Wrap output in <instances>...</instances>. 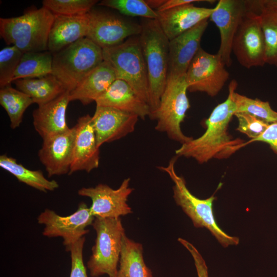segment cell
<instances>
[{
  "instance_id": "2e32d148",
  "label": "cell",
  "mask_w": 277,
  "mask_h": 277,
  "mask_svg": "<svg viewBox=\"0 0 277 277\" xmlns=\"http://www.w3.org/2000/svg\"><path fill=\"white\" fill-rule=\"evenodd\" d=\"M70 171V175L78 171L89 173L98 167L100 149L97 145L92 116L86 114L77 120Z\"/></svg>"
},
{
  "instance_id": "44dd1931",
  "label": "cell",
  "mask_w": 277,
  "mask_h": 277,
  "mask_svg": "<svg viewBox=\"0 0 277 277\" xmlns=\"http://www.w3.org/2000/svg\"><path fill=\"white\" fill-rule=\"evenodd\" d=\"M95 102L96 105L113 108L143 120L150 114L148 104L127 82L120 79H116Z\"/></svg>"
},
{
  "instance_id": "f35d334b",
  "label": "cell",
  "mask_w": 277,
  "mask_h": 277,
  "mask_svg": "<svg viewBox=\"0 0 277 277\" xmlns=\"http://www.w3.org/2000/svg\"><path fill=\"white\" fill-rule=\"evenodd\" d=\"M253 2L257 9L263 7L277 9V0H259Z\"/></svg>"
},
{
  "instance_id": "3957f363",
  "label": "cell",
  "mask_w": 277,
  "mask_h": 277,
  "mask_svg": "<svg viewBox=\"0 0 277 277\" xmlns=\"http://www.w3.org/2000/svg\"><path fill=\"white\" fill-rule=\"evenodd\" d=\"M54 15L42 6L14 17L0 18V36L8 45L23 53L48 50L49 33Z\"/></svg>"
},
{
  "instance_id": "9a60e30c",
  "label": "cell",
  "mask_w": 277,
  "mask_h": 277,
  "mask_svg": "<svg viewBox=\"0 0 277 277\" xmlns=\"http://www.w3.org/2000/svg\"><path fill=\"white\" fill-rule=\"evenodd\" d=\"M139 117L113 108L96 105L92 116L97 146L121 139L134 131Z\"/></svg>"
},
{
  "instance_id": "83f0119b",
  "label": "cell",
  "mask_w": 277,
  "mask_h": 277,
  "mask_svg": "<svg viewBox=\"0 0 277 277\" xmlns=\"http://www.w3.org/2000/svg\"><path fill=\"white\" fill-rule=\"evenodd\" d=\"M33 103L29 95L11 85L0 89V104L6 111L13 129L20 126L25 111Z\"/></svg>"
},
{
  "instance_id": "4316f807",
  "label": "cell",
  "mask_w": 277,
  "mask_h": 277,
  "mask_svg": "<svg viewBox=\"0 0 277 277\" xmlns=\"http://www.w3.org/2000/svg\"><path fill=\"white\" fill-rule=\"evenodd\" d=\"M53 55L49 51L24 53L15 72L17 80L35 78L52 74Z\"/></svg>"
},
{
  "instance_id": "7c38bea8",
  "label": "cell",
  "mask_w": 277,
  "mask_h": 277,
  "mask_svg": "<svg viewBox=\"0 0 277 277\" xmlns=\"http://www.w3.org/2000/svg\"><path fill=\"white\" fill-rule=\"evenodd\" d=\"M88 14L89 22L86 37L102 49L120 45L142 32L141 25L109 13L92 9Z\"/></svg>"
},
{
  "instance_id": "5b68a950",
  "label": "cell",
  "mask_w": 277,
  "mask_h": 277,
  "mask_svg": "<svg viewBox=\"0 0 277 277\" xmlns=\"http://www.w3.org/2000/svg\"><path fill=\"white\" fill-rule=\"evenodd\" d=\"M53 55L52 74L69 92L104 61L103 49L87 37Z\"/></svg>"
},
{
  "instance_id": "277c9868",
  "label": "cell",
  "mask_w": 277,
  "mask_h": 277,
  "mask_svg": "<svg viewBox=\"0 0 277 277\" xmlns=\"http://www.w3.org/2000/svg\"><path fill=\"white\" fill-rule=\"evenodd\" d=\"M178 156L172 157L166 166L158 168L167 173L174 183L173 198L185 213L191 219L196 228H205L224 247L239 244V238L225 232L219 226L213 212V203L216 197L214 194L206 199H201L189 190L184 179L179 175L175 169Z\"/></svg>"
},
{
  "instance_id": "4dcf8cb0",
  "label": "cell",
  "mask_w": 277,
  "mask_h": 277,
  "mask_svg": "<svg viewBox=\"0 0 277 277\" xmlns=\"http://www.w3.org/2000/svg\"><path fill=\"white\" fill-rule=\"evenodd\" d=\"M100 5L117 10L129 16H141L146 19H156L157 13L144 0H103Z\"/></svg>"
},
{
  "instance_id": "ba28073f",
  "label": "cell",
  "mask_w": 277,
  "mask_h": 277,
  "mask_svg": "<svg viewBox=\"0 0 277 277\" xmlns=\"http://www.w3.org/2000/svg\"><path fill=\"white\" fill-rule=\"evenodd\" d=\"M185 74L168 75L167 84L161 96L154 120L155 129L167 134L168 137L183 144L193 137L185 135L181 126L190 105Z\"/></svg>"
},
{
  "instance_id": "cb8c5ba5",
  "label": "cell",
  "mask_w": 277,
  "mask_h": 277,
  "mask_svg": "<svg viewBox=\"0 0 277 277\" xmlns=\"http://www.w3.org/2000/svg\"><path fill=\"white\" fill-rule=\"evenodd\" d=\"M13 83L18 90L29 95L33 103L38 106L46 104L67 91L52 74L39 77L18 79Z\"/></svg>"
},
{
  "instance_id": "30bf717a",
  "label": "cell",
  "mask_w": 277,
  "mask_h": 277,
  "mask_svg": "<svg viewBox=\"0 0 277 277\" xmlns=\"http://www.w3.org/2000/svg\"><path fill=\"white\" fill-rule=\"evenodd\" d=\"M249 7L232 44V52L238 62L247 69L266 64L265 43L260 15Z\"/></svg>"
},
{
  "instance_id": "e0dca14e",
  "label": "cell",
  "mask_w": 277,
  "mask_h": 277,
  "mask_svg": "<svg viewBox=\"0 0 277 277\" xmlns=\"http://www.w3.org/2000/svg\"><path fill=\"white\" fill-rule=\"evenodd\" d=\"M75 134L74 126L64 133L43 140L38 156L48 177L69 173Z\"/></svg>"
},
{
  "instance_id": "d6a6232c",
  "label": "cell",
  "mask_w": 277,
  "mask_h": 277,
  "mask_svg": "<svg viewBox=\"0 0 277 277\" xmlns=\"http://www.w3.org/2000/svg\"><path fill=\"white\" fill-rule=\"evenodd\" d=\"M23 53L13 45L6 47L0 51L1 88L11 85Z\"/></svg>"
},
{
  "instance_id": "7402d4cb",
  "label": "cell",
  "mask_w": 277,
  "mask_h": 277,
  "mask_svg": "<svg viewBox=\"0 0 277 277\" xmlns=\"http://www.w3.org/2000/svg\"><path fill=\"white\" fill-rule=\"evenodd\" d=\"M88 13L74 16L54 15L49 33L48 50L53 54L86 37Z\"/></svg>"
},
{
  "instance_id": "8d00e7d4",
  "label": "cell",
  "mask_w": 277,
  "mask_h": 277,
  "mask_svg": "<svg viewBox=\"0 0 277 277\" xmlns=\"http://www.w3.org/2000/svg\"><path fill=\"white\" fill-rule=\"evenodd\" d=\"M261 142L268 144L271 150L277 155V122L270 124L261 136L251 142Z\"/></svg>"
},
{
  "instance_id": "ffe728a7",
  "label": "cell",
  "mask_w": 277,
  "mask_h": 277,
  "mask_svg": "<svg viewBox=\"0 0 277 277\" xmlns=\"http://www.w3.org/2000/svg\"><path fill=\"white\" fill-rule=\"evenodd\" d=\"M70 102L69 92L66 91L55 99L38 106L33 111V124L43 140L69 129L66 113Z\"/></svg>"
},
{
  "instance_id": "5bb4252c",
  "label": "cell",
  "mask_w": 277,
  "mask_h": 277,
  "mask_svg": "<svg viewBox=\"0 0 277 277\" xmlns=\"http://www.w3.org/2000/svg\"><path fill=\"white\" fill-rule=\"evenodd\" d=\"M249 8L247 1L220 0L209 17L219 29L220 45L217 54L226 66L232 64V41Z\"/></svg>"
},
{
  "instance_id": "8fae6325",
  "label": "cell",
  "mask_w": 277,
  "mask_h": 277,
  "mask_svg": "<svg viewBox=\"0 0 277 277\" xmlns=\"http://www.w3.org/2000/svg\"><path fill=\"white\" fill-rule=\"evenodd\" d=\"M95 217L86 203H81L73 213L66 216L46 209L37 217L39 224L45 226L43 235L48 238L61 237L66 248L76 242L89 232Z\"/></svg>"
},
{
  "instance_id": "6da1fadb",
  "label": "cell",
  "mask_w": 277,
  "mask_h": 277,
  "mask_svg": "<svg viewBox=\"0 0 277 277\" xmlns=\"http://www.w3.org/2000/svg\"><path fill=\"white\" fill-rule=\"evenodd\" d=\"M237 86L235 80L230 82L227 98L213 109L205 121V132L199 137L182 144L175 151L177 156L192 158L203 164L212 159H227L246 145L243 140L233 138L227 130L235 112L233 95Z\"/></svg>"
},
{
  "instance_id": "ab89813d",
  "label": "cell",
  "mask_w": 277,
  "mask_h": 277,
  "mask_svg": "<svg viewBox=\"0 0 277 277\" xmlns=\"http://www.w3.org/2000/svg\"><path fill=\"white\" fill-rule=\"evenodd\" d=\"M166 0H145L147 5L152 9L153 8L156 10L161 7Z\"/></svg>"
},
{
  "instance_id": "603a6c76",
  "label": "cell",
  "mask_w": 277,
  "mask_h": 277,
  "mask_svg": "<svg viewBox=\"0 0 277 277\" xmlns=\"http://www.w3.org/2000/svg\"><path fill=\"white\" fill-rule=\"evenodd\" d=\"M116 79L114 70L104 61L69 92L70 101H79L83 105L95 102Z\"/></svg>"
},
{
  "instance_id": "7a4b0ae2",
  "label": "cell",
  "mask_w": 277,
  "mask_h": 277,
  "mask_svg": "<svg viewBox=\"0 0 277 277\" xmlns=\"http://www.w3.org/2000/svg\"><path fill=\"white\" fill-rule=\"evenodd\" d=\"M141 25L139 37L148 73L149 117L154 120L167 81L169 40L156 19H146Z\"/></svg>"
},
{
  "instance_id": "484cf974",
  "label": "cell",
  "mask_w": 277,
  "mask_h": 277,
  "mask_svg": "<svg viewBox=\"0 0 277 277\" xmlns=\"http://www.w3.org/2000/svg\"><path fill=\"white\" fill-rule=\"evenodd\" d=\"M0 166L14 175L19 182L39 191L45 192L52 191L59 186L56 181L46 179L41 170L29 169L6 154L0 156Z\"/></svg>"
},
{
  "instance_id": "d590c367",
  "label": "cell",
  "mask_w": 277,
  "mask_h": 277,
  "mask_svg": "<svg viewBox=\"0 0 277 277\" xmlns=\"http://www.w3.org/2000/svg\"><path fill=\"white\" fill-rule=\"evenodd\" d=\"M178 241L190 252L194 260L198 277H209L208 268L203 256L197 249L189 242L182 238Z\"/></svg>"
},
{
  "instance_id": "74e56055",
  "label": "cell",
  "mask_w": 277,
  "mask_h": 277,
  "mask_svg": "<svg viewBox=\"0 0 277 277\" xmlns=\"http://www.w3.org/2000/svg\"><path fill=\"white\" fill-rule=\"evenodd\" d=\"M204 1L200 0H166L165 3L160 7L156 12H162L174 8L194 2H200Z\"/></svg>"
},
{
  "instance_id": "d4e9b609",
  "label": "cell",
  "mask_w": 277,
  "mask_h": 277,
  "mask_svg": "<svg viewBox=\"0 0 277 277\" xmlns=\"http://www.w3.org/2000/svg\"><path fill=\"white\" fill-rule=\"evenodd\" d=\"M143 246L123 237L120 258V267L115 277H153L151 270L146 266L143 258Z\"/></svg>"
},
{
  "instance_id": "4fadbf2b",
  "label": "cell",
  "mask_w": 277,
  "mask_h": 277,
  "mask_svg": "<svg viewBox=\"0 0 277 277\" xmlns=\"http://www.w3.org/2000/svg\"><path fill=\"white\" fill-rule=\"evenodd\" d=\"M130 181V178L124 179L116 189L103 184L83 187L78 190V194L91 200L90 210L95 217L117 218L132 212L127 204L128 196L133 190L129 186Z\"/></svg>"
},
{
  "instance_id": "9c48e42d",
  "label": "cell",
  "mask_w": 277,
  "mask_h": 277,
  "mask_svg": "<svg viewBox=\"0 0 277 277\" xmlns=\"http://www.w3.org/2000/svg\"><path fill=\"white\" fill-rule=\"evenodd\" d=\"M225 66L217 53H209L201 47L185 74L188 91L216 96L229 78Z\"/></svg>"
},
{
  "instance_id": "f1b7e54d",
  "label": "cell",
  "mask_w": 277,
  "mask_h": 277,
  "mask_svg": "<svg viewBox=\"0 0 277 277\" xmlns=\"http://www.w3.org/2000/svg\"><path fill=\"white\" fill-rule=\"evenodd\" d=\"M266 51V64L277 68V9L258 8Z\"/></svg>"
},
{
  "instance_id": "f546056e",
  "label": "cell",
  "mask_w": 277,
  "mask_h": 277,
  "mask_svg": "<svg viewBox=\"0 0 277 277\" xmlns=\"http://www.w3.org/2000/svg\"><path fill=\"white\" fill-rule=\"evenodd\" d=\"M233 101L235 113H248L269 124L277 122V111L272 109L267 101H263L258 98L252 99L235 91L233 95Z\"/></svg>"
},
{
  "instance_id": "d6986e66",
  "label": "cell",
  "mask_w": 277,
  "mask_h": 277,
  "mask_svg": "<svg viewBox=\"0 0 277 277\" xmlns=\"http://www.w3.org/2000/svg\"><path fill=\"white\" fill-rule=\"evenodd\" d=\"M212 8L195 6L192 4L156 12L157 21L169 41L192 28L203 21L209 18Z\"/></svg>"
},
{
  "instance_id": "ac0fdd59",
  "label": "cell",
  "mask_w": 277,
  "mask_h": 277,
  "mask_svg": "<svg viewBox=\"0 0 277 277\" xmlns=\"http://www.w3.org/2000/svg\"><path fill=\"white\" fill-rule=\"evenodd\" d=\"M208 19L169 41L168 75L186 74L201 48L202 37L208 25Z\"/></svg>"
},
{
  "instance_id": "8992f818",
  "label": "cell",
  "mask_w": 277,
  "mask_h": 277,
  "mask_svg": "<svg viewBox=\"0 0 277 277\" xmlns=\"http://www.w3.org/2000/svg\"><path fill=\"white\" fill-rule=\"evenodd\" d=\"M103 55L116 79L127 82L149 105L148 73L140 37L132 36L120 45L104 48Z\"/></svg>"
},
{
  "instance_id": "836d02e7",
  "label": "cell",
  "mask_w": 277,
  "mask_h": 277,
  "mask_svg": "<svg viewBox=\"0 0 277 277\" xmlns=\"http://www.w3.org/2000/svg\"><path fill=\"white\" fill-rule=\"evenodd\" d=\"M234 115L238 121L236 130L251 138L246 145L261 136L270 124L246 113H235Z\"/></svg>"
},
{
  "instance_id": "1f68e13d",
  "label": "cell",
  "mask_w": 277,
  "mask_h": 277,
  "mask_svg": "<svg viewBox=\"0 0 277 277\" xmlns=\"http://www.w3.org/2000/svg\"><path fill=\"white\" fill-rule=\"evenodd\" d=\"M97 2L96 0H44L42 4L54 15L74 16L88 13Z\"/></svg>"
},
{
  "instance_id": "e575fe53",
  "label": "cell",
  "mask_w": 277,
  "mask_h": 277,
  "mask_svg": "<svg viewBox=\"0 0 277 277\" xmlns=\"http://www.w3.org/2000/svg\"><path fill=\"white\" fill-rule=\"evenodd\" d=\"M85 242V237L84 236L66 248V250L70 253L71 267L70 277H88L83 257Z\"/></svg>"
},
{
  "instance_id": "52a82bcc",
  "label": "cell",
  "mask_w": 277,
  "mask_h": 277,
  "mask_svg": "<svg viewBox=\"0 0 277 277\" xmlns=\"http://www.w3.org/2000/svg\"><path fill=\"white\" fill-rule=\"evenodd\" d=\"M92 225L96 237L87 264L90 275L115 277L125 234L121 219L95 217Z\"/></svg>"
}]
</instances>
